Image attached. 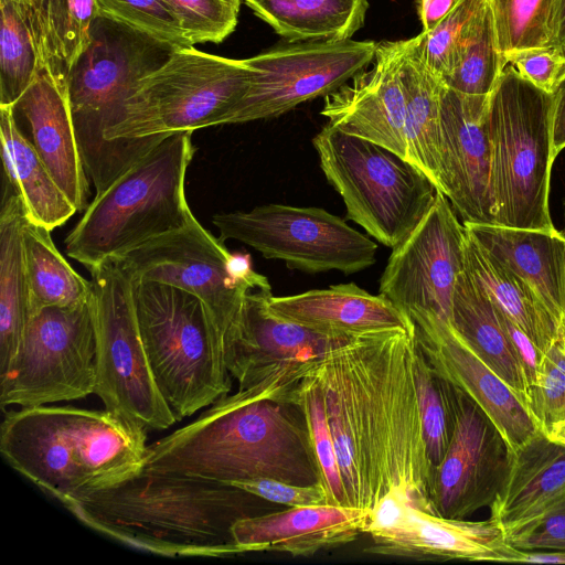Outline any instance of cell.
Returning a JSON list of instances; mask_svg holds the SVG:
<instances>
[{
  "instance_id": "obj_1",
  "label": "cell",
  "mask_w": 565,
  "mask_h": 565,
  "mask_svg": "<svg viewBox=\"0 0 565 565\" xmlns=\"http://www.w3.org/2000/svg\"><path fill=\"white\" fill-rule=\"evenodd\" d=\"M415 349V327L366 332L309 369L321 385L340 468L360 466V508L371 518L366 533L412 510L435 513Z\"/></svg>"
},
{
  "instance_id": "obj_2",
  "label": "cell",
  "mask_w": 565,
  "mask_h": 565,
  "mask_svg": "<svg viewBox=\"0 0 565 565\" xmlns=\"http://www.w3.org/2000/svg\"><path fill=\"white\" fill-rule=\"evenodd\" d=\"M302 377L282 373L217 399L194 422L147 446L142 470L225 483L257 478L320 482L307 427L286 401Z\"/></svg>"
},
{
  "instance_id": "obj_3",
  "label": "cell",
  "mask_w": 565,
  "mask_h": 565,
  "mask_svg": "<svg viewBox=\"0 0 565 565\" xmlns=\"http://www.w3.org/2000/svg\"><path fill=\"white\" fill-rule=\"evenodd\" d=\"M255 498L221 481L141 470L64 507L85 525L138 550L222 557L238 554L232 526L255 515Z\"/></svg>"
},
{
  "instance_id": "obj_4",
  "label": "cell",
  "mask_w": 565,
  "mask_h": 565,
  "mask_svg": "<svg viewBox=\"0 0 565 565\" xmlns=\"http://www.w3.org/2000/svg\"><path fill=\"white\" fill-rule=\"evenodd\" d=\"M147 430L107 411L21 407L0 428L4 460L63 505L143 468Z\"/></svg>"
},
{
  "instance_id": "obj_5",
  "label": "cell",
  "mask_w": 565,
  "mask_h": 565,
  "mask_svg": "<svg viewBox=\"0 0 565 565\" xmlns=\"http://www.w3.org/2000/svg\"><path fill=\"white\" fill-rule=\"evenodd\" d=\"M194 131L172 134L95 194L65 238L68 257L88 270L181 228L194 217L185 195Z\"/></svg>"
},
{
  "instance_id": "obj_6",
  "label": "cell",
  "mask_w": 565,
  "mask_h": 565,
  "mask_svg": "<svg viewBox=\"0 0 565 565\" xmlns=\"http://www.w3.org/2000/svg\"><path fill=\"white\" fill-rule=\"evenodd\" d=\"M250 76L245 60L195 46L173 51L136 84L105 131L124 172L172 134L215 126L244 95Z\"/></svg>"
},
{
  "instance_id": "obj_7",
  "label": "cell",
  "mask_w": 565,
  "mask_h": 565,
  "mask_svg": "<svg viewBox=\"0 0 565 565\" xmlns=\"http://www.w3.org/2000/svg\"><path fill=\"white\" fill-rule=\"evenodd\" d=\"M555 94L507 65L489 96L493 224L554 231L550 214Z\"/></svg>"
},
{
  "instance_id": "obj_8",
  "label": "cell",
  "mask_w": 565,
  "mask_h": 565,
  "mask_svg": "<svg viewBox=\"0 0 565 565\" xmlns=\"http://www.w3.org/2000/svg\"><path fill=\"white\" fill-rule=\"evenodd\" d=\"M134 282L136 315L151 372L178 422L228 395L232 375L203 302L169 285Z\"/></svg>"
},
{
  "instance_id": "obj_9",
  "label": "cell",
  "mask_w": 565,
  "mask_h": 565,
  "mask_svg": "<svg viewBox=\"0 0 565 565\" xmlns=\"http://www.w3.org/2000/svg\"><path fill=\"white\" fill-rule=\"evenodd\" d=\"M327 181L347 216L382 245L404 242L433 204L437 189L415 164L374 142L326 124L312 139Z\"/></svg>"
},
{
  "instance_id": "obj_10",
  "label": "cell",
  "mask_w": 565,
  "mask_h": 565,
  "mask_svg": "<svg viewBox=\"0 0 565 565\" xmlns=\"http://www.w3.org/2000/svg\"><path fill=\"white\" fill-rule=\"evenodd\" d=\"M172 52L141 33L97 17L92 42L67 78L79 150L96 194L124 172L105 139L106 129L136 84Z\"/></svg>"
},
{
  "instance_id": "obj_11",
  "label": "cell",
  "mask_w": 565,
  "mask_h": 565,
  "mask_svg": "<svg viewBox=\"0 0 565 565\" xmlns=\"http://www.w3.org/2000/svg\"><path fill=\"white\" fill-rule=\"evenodd\" d=\"M96 334L95 392L105 408L149 429L178 422L154 381L140 334L134 279L120 258L89 269Z\"/></svg>"
},
{
  "instance_id": "obj_12",
  "label": "cell",
  "mask_w": 565,
  "mask_h": 565,
  "mask_svg": "<svg viewBox=\"0 0 565 565\" xmlns=\"http://www.w3.org/2000/svg\"><path fill=\"white\" fill-rule=\"evenodd\" d=\"M195 216L185 226L154 237L120 258L135 281L180 288L204 305L222 345L252 289H271L249 255L233 254ZM224 353V352H223Z\"/></svg>"
},
{
  "instance_id": "obj_13",
  "label": "cell",
  "mask_w": 565,
  "mask_h": 565,
  "mask_svg": "<svg viewBox=\"0 0 565 565\" xmlns=\"http://www.w3.org/2000/svg\"><path fill=\"white\" fill-rule=\"evenodd\" d=\"M96 334L93 295L71 307L32 315L15 354L0 373V406L34 407L94 394Z\"/></svg>"
},
{
  "instance_id": "obj_14",
  "label": "cell",
  "mask_w": 565,
  "mask_h": 565,
  "mask_svg": "<svg viewBox=\"0 0 565 565\" xmlns=\"http://www.w3.org/2000/svg\"><path fill=\"white\" fill-rule=\"evenodd\" d=\"M212 223L222 242L238 241L309 274L350 275L376 263L377 244L322 207L269 203L214 214Z\"/></svg>"
},
{
  "instance_id": "obj_15",
  "label": "cell",
  "mask_w": 565,
  "mask_h": 565,
  "mask_svg": "<svg viewBox=\"0 0 565 565\" xmlns=\"http://www.w3.org/2000/svg\"><path fill=\"white\" fill-rule=\"evenodd\" d=\"M377 44L351 39L287 42L245 58L252 72L248 87L215 126L275 118L324 97L372 64Z\"/></svg>"
},
{
  "instance_id": "obj_16",
  "label": "cell",
  "mask_w": 565,
  "mask_h": 565,
  "mask_svg": "<svg viewBox=\"0 0 565 565\" xmlns=\"http://www.w3.org/2000/svg\"><path fill=\"white\" fill-rule=\"evenodd\" d=\"M466 236L448 198L437 191L425 216L393 248L379 294L412 321L436 318L450 322L455 285L465 268Z\"/></svg>"
},
{
  "instance_id": "obj_17",
  "label": "cell",
  "mask_w": 565,
  "mask_h": 565,
  "mask_svg": "<svg viewBox=\"0 0 565 565\" xmlns=\"http://www.w3.org/2000/svg\"><path fill=\"white\" fill-rule=\"evenodd\" d=\"M455 412L450 443L434 468L431 504L440 516L465 519L490 508L507 479L511 450L490 417L456 386Z\"/></svg>"
},
{
  "instance_id": "obj_18",
  "label": "cell",
  "mask_w": 565,
  "mask_h": 565,
  "mask_svg": "<svg viewBox=\"0 0 565 565\" xmlns=\"http://www.w3.org/2000/svg\"><path fill=\"white\" fill-rule=\"evenodd\" d=\"M270 294L271 289L247 292L241 316L224 342L225 365L239 388L282 373L307 372L328 351L352 338L276 316L268 306Z\"/></svg>"
},
{
  "instance_id": "obj_19",
  "label": "cell",
  "mask_w": 565,
  "mask_h": 565,
  "mask_svg": "<svg viewBox=\"0 0 565 565\" xmlns=\"http://www.w3.org/2000/svg\"><path fill=\"white\" fill-rule=\"evenodd\" d=\"M489 96L462 94L445 84L441 92L443 193L463 223L493 224Z\"/></svg>"
},
{
  "instance_id": "obj_20",
  "label": "cell",
  "mask_w": 565,
  "mask_h": 565,
  "mask_svg": "<svg viewBox=\"0 0 565 565\" xmlns=\"http://www.w3.org/2000/svg\"><path fill=\"white\" fill-rule=\"evenodd\" d=\"M404 50L405 40L380 42L371 68L326 95L320 114L334 128L407 159Z\"/></svg>"
},
{
  "instance_id": "obj_21",
  "label": "cell",
  "mask_w": 565,
  "mask_h": 565,
  "mask_svg": "<svg viewBox=\"0 0 565 565\" xmlns=\"http://www.w3.org/2000/svg\"><path fill=\"white\" fill-rule=\"evenodd\" d=\"M413 323L417 344L430 365L482 408L511 451L541 431L527 404L473 353L450 322L420 318Z\"/></svg>"
},
{
  "instance_id": "obj_22",
  "label": "cell",
  "mask_w": 565,
  "mask_h": 565,
  "mask_svg": "<svg viewBox=\"0 0 565 565\" xmlns=\"http://www.w3.org/2000/svg\"><path fill=\"white\" fill-rule=\"evenodd\" d=\"M371 554L418 561L518 562L520 550L510 546L504 529L487 521L449 519L412 510L395 522L370 531Z\"/></svg>"
},
{
  "instance_id": "obj_23",
  "label": "cell",
  "mask_w": 565,
  "mask_h": 565,
  "mask_svg": "<svg viewBox=\"0 0 565 565\" xmlns=\"http://www.w3.org/2000/svg\"><path fill=\"white\" fill-rule=\"evenodd\" d=\"M31 142L77 211L88 206L89 183L74 127L67 77L44 66L14 105Z\"/></svg>"
},
{
  "instance_id": "obj_24",
  "label": "cell",
  "mask_w": 565,
  "mask_h": 565,
  "mask_svg": "<svg viewBox=\"0 0 565 565\" xmlns=\"http://www.w3.org/2000/svg\"><path fill=\"white\" fill-rule=\"evenodd\" d=\"M370 513L348 505H308L238 519L232 534L239 553L281 552L310 556L355 541L370 526Z\"/></svg>"
},
{
  "instance_id": "obj_25",
  "label": "cell",
  "mask_w": 565,
  "mask_h": 565,
  "mask_svg": "<svg viewBox=\"0 0 565 565\" xmlns=\"http://www.w3.org/2000/svg\"><path fill=\"white\" fill-rule=\"evenodd\" d=\"M278 317L312 330L358 335L387 329H413V321L382 295H372L354 282L297 295L268 296Z\"/></svg>"
},
{
  "instance_id": "obj_26",
  "label": "cell",
  "mask_w": 565,
  "mask_h": 565,
  "mask_svg": "<svg viewBox=\"0 0 565 565\" xmlns=\"http://www.w3.org/2000/svg\"><path fill=\"white\" fill-rule=\"evenodd\" d=\"M565 497V445L539 431L515 451L507 479L490 505L504 532L545 512Z\"/></svg>"
},
{
  "instance_id": "obj_27",
  "label": "cell",
  "mask_w": 565,
  "mask_h": 565,
  "mask_svg": "<svg viewBox=\"0 0 565 565\" xmlns=\"http://www.w3.org/2000/svg\"><path fill=\"white\" fill-rule=\"evenodd\" d=\"M467 233L491 255L525 279L562 322L565 235L541 231L463 223Z\"/></svg>"
},
{
  "instance_id": "obj_28",
  "label": "cell",
  "mask_w": 565,
  "mask_h": 565,
  "mask_svg": "<svg viewBox=\"0 0 565 565\" xmlns=\"http://www.w3.org/2000/svg\"><path fill=\"white\" fill-rule=\"evenodd\" d=\"M0 141L3 184L20 198L28 221L50 231L62 226L77 210L20 130L13 107L0 106Z\"/></svg>"
},
{
  "instance_id": "obj_29",
  "label": "cell",
  "mask_w": 565,
  "mask_h": 565,
  "mask_svg": "<svg viewBox=\"0 0 565 565\" xmlns=\"http://www.w3.org/2000/svg\"><path fill=\"white\" fill-rule=\"evenodd\" d=\"M402 81L407 160L443 193L440 100L444 83L425 63L416 36L405 40Z\"/></svg>"
},
{
  "instance_id": "obj_30",
  "label": "cell",
  "mask_w": 565,
  "mask_h": 565,
  "mask_svg": "<svg viewBox=\"0 0 565 565\" xmlns=\"http://www.w3.org/2000/svg\"><path fill=\"white\" fill-rule=\"evenodd\" d=\"M450 323L473 353L529 406L522 369L498 319L494 305L466 268L458 275L455 285Z\"/></svg>"
},
{
  "instance_id": "obj_31",
  "label": "cell",
  "mask_w": 565,
  "mask_h": 565,
  "mask_svg": "<svg viewBox=\"0 0 565 565\" xmlns=\"http://www.w3.org/2000/svg\"><path fill=\"white\" fill-rule=\"evenodd\" d=\"M465 268L543 353L557 340L561 324L536 290L468 233Z\"/></svg>"
},
{
  "instance_id": "obj_32",
  "label": "cell",
  "mask_w": 565,
  "mask_h": 565,
  "mask_svg": "<svg viewBox=\"0 0 565 565\" xmlns=\"http://www.w3.org/2000/svg\"><path fill=\"white\" fill-rule=\"evenodd\" d=\"M24 221L20 198L3 184L0 210V373L15 354L31 317L22 242Z\"/></svg>"
},
{
  "instance_id": "obj_33",
  "label": "cell",
  "mask_w": 565,
  "mask_h": 565,
  "mask_svg": "<svg viewBox=\"0 0 565 565\" xmlns=\"http://www.w3.org/2000/svg\"><path fill=\"white\" fill-rule=\"evenodd\" d=\"M288 43L345 41L359 31L367 0H243Z\"/></svg>"
},
{
  "instance_id": "obj_34",
  "label": "cell",
  "mask_w": 565,
  "mask_h": 565,
  "mask_svg": "<svg viewBox=\"0 0 565 565\" xmlns=\"http://www.w3.org/2000/svg\"><path fill=\"white\" fill-rule=\"evenodd\" d=\"M26 7L39 70L68 78L92 42L96 0H26Z\"/></svg>"
},
{
  "instance_id": "obj_35",
  "label": "cell",
  "mask_w": 565,
  "mask_h": 565,
  "mask_svg": "<svg viewBox=\"0 0 565 565\" xmlns=\"http://www.w3.org/2000/svg\"><path fill=\"white\" fill-rule=\"evenodd\" d=\"M51 232L25 217L22 242L31 316L47 307L83 303L93 295L92 280L68 264Z\"/></svg>"
},
{
  "instance_id": "obj_36",
  "label": "cell",
  "mask_w": 565,
  "mask_h": 565,
  "mask_svg": "<svg viewBox=\"0 0 565 565\" xmlns=\"http://www.w3.org/2000/svg\"><path fill=\"white\" fill-rule=\"evenodd\" d=\"M0 106L14 107L38 72L26 0H0Z\"/></svg>"
},
{
  "instance_id": "obj_37",
  "label": "cell",
  "mask_w": 565,
  "mask_h": 565,
  "mask_svg": "<svg viewBox=\"0 0 565 565\" xmlns=\"http://www.w3.org/2000/svg\"><path fill=\"white\" fill-rule=\"evenodd\" d=\"M286 401L297 407L305 418L320 472V482L327 490L329 503L348 505L323 393L318 379L308 370L290 390Z\"/></svg>"
},
{
  "instance_id": "obj_38",
  "label": "cell",
  "mask_w": 565,
  "mask_h": 565,
  "mask_svg": "<svg viewBox=\"0 0 565 565\" xmlns=\"http://www.w3.org/2000/svg\"><path fill=\"white\" fill-rule=\"evenodd\" d=\"M414 381L426 449L435 468L446 454L455 427V386L430 365L417 341Z\"/></svg>"
},
{
  "instance_id": "obj_39",
  "label": "cell",
  "mask_w": 565,
  "mask_h": 565,
  "mask_svg": "<svg viewBox=\"0 0 565 565\" xmlns=\"http://www.w3.org/2000/svg\"><path fill=\"white\" fill-rule=\"evenodd\" d=\"M488 9V0H461L433 31L416 35L425 63L440 79L458 66Z\"/></svg>"
},
{
  "instance_id": "obj_40",
  "label": "cell",
  "mask_w": 565,
  "mask_h": 565,
  "mask_svg": "<svg viewBox=\"0 0 565 565\" xmlns=\"http://www.w3.org/2000/svg\"><path fill=\"white\" fill-rule=\"evenodd\" d=\"M502 55L552 46L556 0H488Z\"/></svg>"
},
{
  "instance_id": "obj_41",
  "label": "cell",
  "mask_w": 565,
  "mask_h": 565,
  "mask_svg": "<svg viewBox=\"0 0 565 565\" xmlns=\"http://www.w3.org/2000/svg\"><path fill=\"white\" fill-rule=\"evenodd\" d=\"M507 66L499 50L490 7L484 21L468 45L458 66L441 81L459 93L488 96Z\"/></svg>"
},
{
  "instance_id": "obj_42",
  "label": "cell",
  "mask_w": 565,
  "mask_h": 565,
  "mask_svg": "<svg viewBox=\"0 0 565 565\" xmlns=\"http://www.w3.org/2000/svg\"><path fill=\"white\" fill-rule=\"evenodd\" d=\"M98 17L141 33L173 51L194 46L162 0H96Z\"/></svg>"
},
{
  "instance_id": "obj_43",
  "label": "cell",
  "mask_w": 565,
  "mask_h": 565,
  "mask_svg": "<svg viewBox=\"0 0 565 565\" xmlns=\"http://www.w3.org/2000/svg\"><path fill=\"white\" fill-rule=\"evenodd\" d=\"M192 45L218 44L237 25L243 0H162Z\"/></svg>"
},
{
  "instance_id": "obj_44",
  "label": "cell",
  "mask_w": 565,
  "mask_h": 565,
  "mask_svg": "<svg viewBox=\"0 0 565 565\" xmlns=\"http://www.w3.org/2000/svg\"><path fill=\"white\" fill-rule=\"evenodd\" d=\"M529 407L544 434L565 420V353L558 338L544 353Z\"/></svg>"
},
{
  "instance_id": "obj_45",
  "label": "cell",
  "mask_w": 565,
  "mask_h": 565,
  "mask_svg": "<svg viewBox=\"0 0 565 565\" xmlns=\"http://www.w3.org/2000/svg\"><path fill=\"white\" fill-rule=\"evenodd\" d=\"M505 540L521 551H565V497L536 518L507 530Z\"/></svg>"
},
{
  "instance_id": "obj_46",
  "label": "cell",
  "mask_w": 565,
  "mask_h": 565,
  "mask_svg": "<svg viewBox=\"0 0 565 565\" xmlns=\"http://www.w3.org/2000/svg\"><path fill=\"white\" fill-rule=\"evenodd\" d=\"M518 73L537 88L555 94L565 81V53L555 46L531 47L504 55Z\"/></svg>"
},
{
  "instance_id": "obj_47",
  "label": "cell",
  "mask_w": 565,
  "mask_h": 565,
  "mask_svg": "<svg viewBox=\"0 0 565 565\" xmlns=\"http://www.w3.org/2000/svg\"><path fill=\"white\" fill-rule=\"evenodd\" d=\"M226 483L239 488L259 499L288 507L330 504L327 490L321 482L301 486L278 479L257 478L235 480Z\"/></svg>"
},
{
  "instance_id": "obj_48",
  "label": "cell",
  "mask_w": 565,
  "mask_h": 565,
  "mask_svg": "<svg viewBox=\"0 0 565 565\" xmlns=\"http://www.w3.org/2000/svg\"><path fill=\"white\" fill-rule=\"evenodd\" d=\"M494 308L498 319L515 352L522 369L527 386L530 403L531 393L536 385L541 372L544 353L500 308H498L495 305Z\"/></svg>"
},
{
  "instance_id": "obj_49",
  "label": "cell",
  "mask_w": 565,
  "mask_h": 565,
  "mask_svg": "<svg viewBox=\"0 0 565 565\" xmlns=\"http://www.w3.org/2000/svg\"><path fill=\"white\" fill-rule=\"evenodd\" d=\"M461 0H418L417 12L423 32L433 31Z\"/></svg>"
},
{
  "instance_id": "obj_50",
  "label": "cell",
  "mask_w": 565,
  "mask_h": 565,
  "mask_svg": "<svg viewBox=\"0 0 565 565\" xmlns=\"http://www.w3.org/2000/svg\"><path fill=\"white\" fill-rule=\"evenodd\" d=\"M563 149H565V87H559L555 93L553 115V154L555 159Z\"/></svg>"
},
{
  "instance_id": "obj_51",
  "label": "cell",
  "mask_w": 565,
  "mask_h": 565,
  "mask_svg": "<svg viewBox=\"0 0 565 565\" xmlns=\"http://www.w3.org/2000/svg\"><path fill=\"white\" fill-rule=\"evenodd\" d=\"M518 562L565 564V551H521Z\"/></svg>"
},
{
  "instance_id": "obj_52",
  "label": "cell",
  "mask_w": 565,
  "mask_h": 565,
  "mask_svg": "<svg viewBox=\"0 0 565 565\" xmlns=\"http://www.w3.org/2000/svg\"><path fill=\"white\" fill-rule=\"evenodd\" d=\"M552 46L565 52V0H556Z\"/></svg>"
},
{
  "instance_id": "obj_53",
  "label": "cell",
  "mask_w": 565,
  "mask_h": 565,
  "mask_svg": "<svg viewBox=\"0 0 565 565\" xmlns=\"http://www.w3.org/2000/svg\"><path fill=\"white\" fill-rule=\"evenodd\" d=\"M548 438L565 445V420L554 426L547 434Z\"/></svg>"
},
{
  "instance_id": "obj_54",
  "label": "cell",
  "mask_w": 565,
  "mask_h": 565,
  "mask_svg": "<svg viewBox=\"0 0 565 565\" xmlns=\"http://www.w3.org/2000/svg\"><path fill=\"white\" fill-rule=\"evenodd\" d=\"M558 341L565 353V323H561L559 326Z\"/></svg>"
},
{
  "instance_id": "obj_55",
  "label": "cell",
  "mask_w": 565,
  "mask_h": 565,
  "mask_svg": "<svg viewBox=\"0 0 565 565\" xmlns=\"http://www.w3.org/2000/svg\"><path fill=\"white\" fill-rule=\"evenodd\" d=\"M561 323H565V274H564L563 292H562V322Z\"/></svg>"
},
{
  "instance_id": "obj_56",
  "label": "cell",
  "mask_w": 565,
  "mask_h": 565,
  "mask_svg": "<svg viewBox=\"0 0 565 565\" xmlns=\"http://www.w3.org/2000/svg\"><path fill=\"white\" fill-rule=\"evenodd\" d=\"M563 234L565 235V202H564V228H563Z\"/></svg>"
},
{
  "instance_id": "obj_57",
  "label": "cell",
  "mask_w": 565,
  "mask_h": 565,
  "mask_svg": "<svg viewBox=\"0 0 565 565\" xmlns=\"http://www.w3.org/2000/svg\"><path fill=\"white\" fill-rule=\"evenodd\" d=\"M565 53V52H564ZM561 87H565V81L563 82V84L561 85Z\"/></svg>"
}]
</instances>
